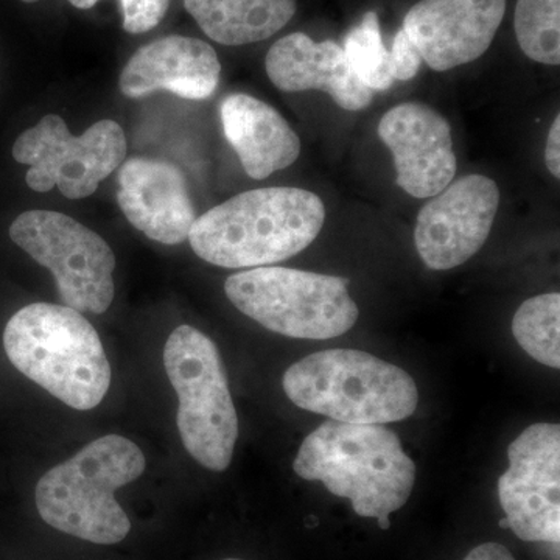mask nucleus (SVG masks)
<instances>
[{
    "instance_id": "f257e3e1",
    "label": "nucleus",
    "mask_w": 560,
    "mask_h": 560,
    "mask_svg": "<svg viewBox=\"0 0 560 560\" xmlns=\"http://www.w3.org/2000/svg\"><path fill=\"white\" fill-rule=\"evenodd\" d=\"M324 221L326 206L313 191L265 187L202 213L187 241L200 259L217 267H268L308 248Z\"/></svg>"
},
{
    "instance_id": "f03ea898",
    "label": "nucleus",
    "mask_w": 560,
    "mask_h": 560,
    "mask_svg": "<svg viewBox=\"0 0 560 560\" xmlns=\"http://www.w3.org/2000/svg\"><path fill=\"white\" fill-rule=\"evenodd\" d=\"M298 477L320 481L334 495L350 500L360 517L382 529L410 499L416 466L394 431L374 423H323L302 442L293 463Z\"/></svg>"
},
{
    "instance_id": "7ed1b4c3",
    "label": "nucleus",
    "mask_w": 560,
    "mask_h": 560,
    "mask_svg": "<svg viewBox=\"0 0 560 560\" xmlns=\"http://www.w3.org/2000/svg\"><path fill=\"white\" fill-rule=\"evenodd\" d=\"M14 368L73 410L105 399L110 364L94 326L66 305L36 302L14 313L3 330Z\"/></svg>"
},
{
    "instance_id": "20e7f679",
    "label": "nucleus",
    "mask_w": 560,
    "mask_h": 560,
    "mask_svg": "<svg viewBox=\"0 0 560 560\" xmlns=\"http://www.w3.org/2000/svg\"><path fill=\"white\" fill-rule=\"evenodd\" d=\"M145 456L138 444L106 434L58 464L38 481L36 510L51 528L97 545L120 544L131 522L116 492L138 480Z\"/></svg>"
},
{
    "instance_id": "39448f33",
    "label": "nucleus",
    "mask_w": 560,
    "mask_h": 560,
    "mask_svg": "<svg viewBox=\"0 0 560 560\" xmlns=\"http://www.w3.org/2000/svg\"><path fill=\"white\" fill-rule=\"evenodd\" d=\"M282 386L296 407L335 422H399L419 404L418 386L408 372L355 349L305 357L289 368Z\"/></svg>"
},
{
    "instance_id": "423d86ee",
    "label": "nucleus",
    "mask_w": 560,
    "mask_h": 560,
    "mask_svg": "<svg viewBox=\"0 0 560 560\" xmlns=\"http://www.w3.org/2000/svg\"><path fill=\"white\" fill-rule=\"evenodd\" d=\"M164 366L178 396L180 441L206 469L230 467L238 440V418L220 350L195 327H176L165 342Z\"/></svg>"
},
{
    "instance_id": "0eeeda50",
    "label": "nucleus",
    "mask_w": 560,
    "mask_h": 560,
    "mask_svg": "<svg viewBox=\"0 0 560 560\" xmlns=\"http://www.w3.org/2000/svg\"><path fill=\"white\" fill-rule=\"evenodd\" d=\"M348 285L337 276L260 267L232 275L224 291L235 308L265 329L300 340H330L359 319Z\"/></svg>"
},
{
    "instance_id": "6e6552de",
    "label": "nucleus",
    "mask_w": 560,
    "mask_h": 560,
    "mask_svg": "<svg viewBox=\"0 0 560 560\" xmlns=\"http://www.w3.org/2000/svg\"><path fill=\"white\" fill-rule=\"evenodd\" d=\"M10 238L54 275L66 307L108 311L116 256L97 232L55 210H27L11 223Z\"/></svg>"
},
{
    "instance_id": "1a4fd4ad",
    "label": "nucleus",
    "mask_w": 560,
    "mask_h": 560,
    "mask_svg": "<svg viewBox=\"0 0 560 560\" xmlns=\"http://www.w3.org/2000/svg\"><path fill=\"white\" fill-rule=\"evenodd\" d=\"M127 150L117 121L101 120L73 136L60 116L47 114L16 139L13 158L31 167L25 180L32 190L44 194L58 187L69 200H81L124 164Z\"/></svg>"
},
{
    "instance_id": "9d476101",
    "label": "nucleus",
    "mask_w": 560,
    "mask_h": 560,
    "mask_svg": "<svg viewBox=\"0 0 560 560\" xmlns=\"http://www.w3.org/2000/svg\"><path fill=\"white\" fill-rule=\"evenodd\" d=\"M510 469L499 481L500 522L525 541L560 540V427L534 423L510 448Z\"/></svg>"
},
{
    "instance_id": "9b49d317",
    "label": "nucleus",
    "mask_w": 560,
    "mask_h": 560,
    "mask_svg": "<svg viewBox=\"0 0 560 560\" xmlns=\"http://www.w3.org/2000/svg\"><path fill=\"white\" fill-rule=\"evenodd\" d=\"M499 206V186L488 176H463L445 187L423 206L416 221L420 259L434 271L466 264L488 241Z\"/></svg>"
},
{
    "instance_id": "f8f14e48",
    "label": "nucleus",
    "mask_w": 560,
    "mask_h": 560,
    "mask_svg": "<svg viewBox=\"0 0 560 560\" xmlns=\"http://www.w3.org/2000/svg\"><path fill=\"white\" fill-rule=\"evenodd\" d=\"M378 136L393 154L397 186L412 198L436 197L455 179L451 124L425 103L390 108L378 124Z\"/></svg>"
},
{
    "instance_id": "ddd939ff",
    "label": "nucleus",
    "mask_w": 560,
    "mask_h": 560,
    "mask_svg": "<svg viewBox=\"0 0 560 560\" xmlns=\"http://www.w3.org/2000/svg\"><path fill=\"white\" fill-rule=\"evenodd\" d=\"M506 13V0H420L401 31L436 72L469 65L488 51Z\"/></svg>"
},
{
    "instance_id": "4468645a",
    "label": "nucleus",
    "mask_w": 560,
    "mask_h": 560,
    "mask_svg": "<svg viewBox=\"0 0 560 560\" xmlns=\"http://www.w3.org/2000/svg\"><path fill=\"white\" fill-rule=\"evenodd\" d=\"M117 202L136 230L162 245L186 242L197 220L187 180L167 161L151 158L124 161Z\"/></svg>"
},
{
    "instance_id": "2eb2a0df",
    "label": "nucleus",
    "mask_w": 560,
    "mask_h": 560,
    "mask_svg": "<svg viewBox=\"0 0 560 560\" xmlns=\"http://www.w3.org/2000/svg\"><path fill=\"white\" fill-rule=\"evenodd\" d=\"M220 73L212 46L173 35L140 47L121 70L119 86L128 98L168 91L186 101H206L219 88Z\"/></svg>"
},
{
    "instance_id": "dca6fc26",
    "label": "nucleus",
    "mask_w": 560,
    "mask_h": 560,
    "mask_svg": "<svg viewBox=\"0 0 560 560\" xmlns=\"http://www.w3.org/2000/svg\"><path fill=\"white\" fill-rule=\"evenodd\" d=\"M265 69L278 90L323 91L346 110L368 108L374 98V91L361 83L335 40L315 43L305 33H291L268 51Z\"/></svg>"
},
{
    "instance_id": "f3484780",
    "label": "nucleus",
    "mask_w": 560,
    "mask_h": 560,
    "mask_svg": "<svg viewBox=\"0 0 560 560\" xmlns=\"http://www.w3.org/2000/svg\"><path fill=\"white\" fill-rule=\"evenodd\" d=\"M220 117L228 142L250 178L267 179L300 158V136L268 103L246 94L228 95Z\"/></svg>"
},
{
    "instance_id": "a211bd4d",
    "label": "nucleus",
    "mask_w": 560,
    "mask_h": 560,
    "mask_svg": "<svg viewBox=\"0 0 560 560\" xmlns=\"http://www.w3.org/2000/svg\"><path fill=\"white\" fill-rule=\"evenodd\" d=\"M202 32L223 46L271 38L296 13L294 0H184Z\"/></svg>"
},
{
    "instance_id": "6ab92c4d",
    "label": "nucleus",
    "mask_w": 560,
    "mask_h": 560,
    "mask_svg": "<svg viewBox=\"0 0 560 560\" xmlns=\"http://www.w3.org/2000/svg\"><path fill=\"white\" fill-rule=\"evenodd\" d=\"M560 294L547 293L523 302L512 320V334L534 360L560 368Z\"/></svg>"
},
{
    "instance_id": "aec40b11",
    "label": "nucleus",
    "mask_w": 560,
    "mask_h": 560,
    "mask_svg": "<svg viewBox=\"0 0 560 560\" xmlns=\"http://www.w3.org/2000/svg\"><path fill=\"white\" fill-rule=\"evenodd\" d=\"M514 27L526 57L540 65H560V0H518Z\"/></svg>"
},
{
    "instance_id": "412c9836",
    "label": "nucleus",
    "mask_w": 560,
    "mask_h": 560,
    "mask_svg": "<svg viewBox=\"0 0 560 560\" xmlns=\"http://www.w3.org/2000/svg\"><path fill=\"white\" fill-rule=\"evenodd\" d=\"M350 69L372 91H386L394 84L389 50L383 44L381 22L375 11H368L360 25L346 35L342 44Z\"/></svg>"
},
{
    "instance_id": "4be33fe9",
    "label": "nucleus",
    "mask_w": 560,
    "mask_h": 560,
    "mask_svg": "<svg viewBox=\"0 0 560 560\" xmlns=\"http://www.w3.org/2000/svg\"><path fill=\"white\" fill-rule=\"evenodd\" d=\"M75 9L90 10L98 0H69ZM124 28L131 35L153 31L167 13L171 0H120Z\"/></svg>"
},
{
    "instance_id": "5701e85b",
    "label": "nucleus",
    "mask_w": 560,
    "mask_h": 560,
    "mask_svg": "<svg viewBox=\"0 0 560 560\" xmlns=\"http://www.w3.org/2000/svg\"><path fill=\"white\" fill-rule=\"evenodd\" d=\"M390 75L394 81H408L418 75L422 58L404 31L397 32L389 50Z\"/></svg>"
},
{
    "instance_id": "b1692460",
    "label": "nucleus",
    "mask_w": 560,
    "mask_h": 560,
    "mask_svg": "<svg viewBox=\"0 0 560 560\" xmlns=\"http://www.w3.org/2000/svg\"><path fill=\"white\" fill-rule=\"evenodd\" d=\"M545 164L556 179L560 178V116H556L545 145Z\"/></svg>"
},
{
    "instance_id": "393cba45",
    "label": "nucleus",
    "mask_w": 560,
    "mask_h": 560,
    "mask_svg": "<svg viewBox=\"0 0 560 560\" xmlns=\"http://www.w3.org/2000/svg\"><path fill=\"white\" fill-rule=\"evenodd\" d=\"M464 560H515L506 547L500 544H482L474 548Z\"/></svg>"
},
{
    "instance_id": "a878e982",
    "label": "nucleus",
    "mask_w": 560,
    "mask_h": 560,
    "mask_svg": "<svg viewBox=\"0 0 560 560\" xmlns=\"http://www.w3.org/2000/svg\"><path fill=\"white\" fill-rule=\"evenodd\" d=\"M22 2H25V3H35V2H38V0H22Z\"/></svg>"
},
{
    "instance_id": "bb28decb",
    "label": "nucleus",
    "mask_w": 560,
    "mask_h": 560,
    "mask_svg": "<svg viewBox=\"0 0 560 560\" xmlns=\"http://www.w3.org/2000/svg\"><path fill=\"white\" fill-rule=\"evenodd\" d=\"M223 560H242V559H223Z\"/></svg>"
}]
</instances>
